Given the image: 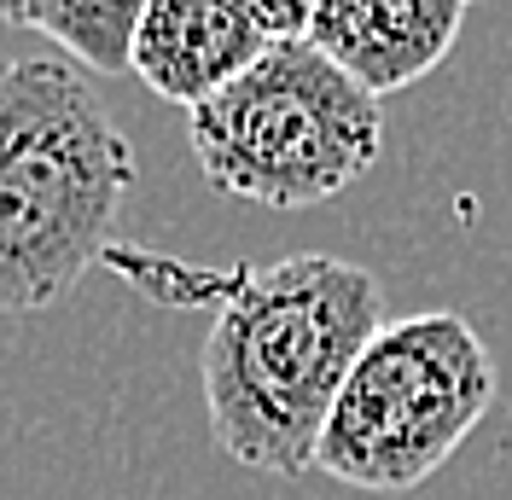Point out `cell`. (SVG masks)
Returning a JSON list of instances; mask_svg holds the SVG:
<instances>
[{"label": "cell", "mask_w": 512, "mask_h": 500, "mask_svg": "<svg viewBox=\"0 0 512 500\" xmlns=\"http://www.w3.org/2000/svg\"><path fill=\"white\" fill-rule=\"evenodd\" d=\"M6 70H12V59H6V53H0V82H6Z\"/></svg>", "instance_id": "30bf717a"}, {"label": "cell", "mask_w": 512, "mask_h": 500, "mask_svg": "<svg viewBox=\"0 0 512 500\" xmlns=\"http://www.w3.org/2000/svg\"><path fill=\"white\" fill-rule=\"evenodd\" d=\"M134 146L70 59H12L0 82V314L64 303L111 256Z\"/></svg>", "instance_id": "7a4b0ae2"}, {"label": "cell", "mask_w": 512, "mask_h": 500, "mask_svg": "<svg viewBox=\"0 0 512 500\" xmlns=\"http://www.w3.org/2000/svg\"><path fill=\"white\" fill-rule=\"evenodd\" d=\"M466 0H315L303 41L373 99L414 88L460 41Z\"/></svg>", "instance_id": "5b68a950"}, {"label": "cell", "mask_w": 512, "mask_h": 500, "mask_svg": "<svg viewBox=\"0 0 512 500\" xmlns=\"http://www.w3.org/2000/svg\"><path fill=\"white\" fill-rule=\"evenodd\" d=\"M262 47L268 30L245 12V0H146L128 35V76L192 111L245 76Z\"/></svg>", "instance_id": "8992f818"}, {"label": "cell", "mask_w": 512, "mask_h": 500, "mask_svg": "<svg viewBox=\"0 0 512 500\" xmlns=\"http://www.w3.org/2000/svg\"><path fill=\"white\" fill-rule=\"evenodd\" d=\"M47 12V0H0V24H18V30H35Z\"/></svg>", "instance_id": "9c48e42d"}, {"label": "cell", "mask_w": 512, "mask_h": 500, "mask_svg": "<svg viewBox=\"0 0 512 500\" xmlns=\"http://www.w3.org/2000/svg\"><path fill=\"white\" fill-rule=\"evenodd\" d=\"M140 12H146V0H47L35 30L59 41L82 70L117 76V70H128V35H134Z\"/></svg>", "instance_id": "52a82bcc"}, {"label": "cell", "mask_w": 512, "mask_h": 500, "mask_svg": "<svg viewBox=\"0 0 512 500\" xmlns=\"http://www.w3.org/2000/svg\"><path fill=\"white\" fill-rule=\"evenodd\" d=\"M495 384V355L466 314L384 320L332 396L315 471L367 495H408L489 419Z\"/></svg>", "instance_id": "277c9868"}, {"label": "cell", "mask_w": 512, "mask_h": 500, "mask_svg": "<svg viewBox=\"0 0 512 500\" xmlns=\"http://www.w3.org/2000/svg\"><path fill=\"white\" fill-rule=\"evenodd\" d=\"M198 175L262 210H315L350 192L384 146V111L303 35L268 41L222 94L187 111Z\"/></svg>", "instance_id": "3957f363"}, {"label": "cell", "mask_w": 512, "mask_h": 500, "mask_svg": "<svg viewBox=\"0 0 512 500\" xmlns=\"http://www.w3.org/2000/svg\"><path fill=\"white\" fill-rule=\"evenodd\" d=\"M466 6H478V0H466Z\"/></svg>", "instance_id": "8fae6325"}, {"label": "cell", "mask_w": 512, "mask_h": 500, "mask_svg": "<svg viewBox=\"0 0 512 500\" xmlns=\"http://www.w3.org/2000/svg\"><path fill=\"white\" fill-rule=\"evenodd\" d=\"M245 12H251L256 24L268 30V41H291V35L309 30L315 0H245Z\"/></svg>", "instance_id": "ba28073f"}, {"label": "cell", "mask_w": 512, "mask_h": 500, "mask_svg": "<svg viewBox=\"0 0 512 500\" xmlns=\"http://www.w3.org/2000/svg\"><path fill=\"white\" fill-rule=\"evenodd\" d=\"M379 326V280L326 250L222 274L216 326L198 355L216 448L233 466L268 477L315 471L332 396Z\"/></svg>", "instance_id": "6da1fadb"}]
</instances>
